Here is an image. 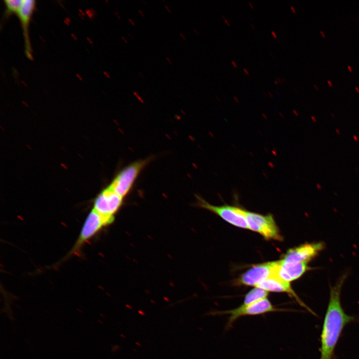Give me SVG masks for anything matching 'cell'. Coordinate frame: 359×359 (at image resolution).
Instances as JSON below:
<instances>
[{"mask_svg": "<svg viewBox=\"0 0 359 359\" xmlns=\"http://www.w3.org/2000/svg\"><path fill=\"white\" fill-rule=\"evenodd\" d=\"M151 159L137 161L123 169L115 177L110 187L121 196L124 197L131 190L141 171Z\"/></svg>", "mask_w": 359, "mask_h": 359, "instance_id": "cell-3", "label": "cell"}, {"mask_svg": "<svg viewBox=\"0 0 359 359\" xmlns=\"http://www.w3.org/2000/svg\"><path fill=\"white\" fill-rule=\"evenodd\" d=\"M248 5L251 9H254V7L253 3L251 1L248 2Z\"/></svg>", "mask_w": 359, "mask_h": 359, "instance_id": "cell-24", "label": "cell"}, {"mask_svg": "<svg viewBox=\"0 0 359 359\" xmlns=\"http://www.w3.org/2000/svg\"><path fill=\"white\" fill-rule=\"evenodd\" d=\"M268 292L260 288L255 287L250 290L245 296L243 305H249L267 298Z\"/></svg>", "mask_w": 359, "mask_h": 359, "instance_id": "cell-13", "label": "cell"}, {"mask_svg": "<svg viewBox=\"0 0 359 359\" xmlns=\"http://www.w3.org/2000/svg\"><path fill=\"white\" fill-rule=\"evenodd\" d=\"M22 0H4L3 1L5 5V13L6 15L12 13H17Z\"/></svg>", "mask_w": 359, "mask_h": 359, "instance_id": "cell-14", "label": "cell"}, {"mask_svg": "<svg viewBox=\"0 0 359 359\" xmlns=\"http://www.w3.org/2000/svg\"><path fill=\"white\" fill-rule=\"evenodd\" d=\"M311 118L313 119V121L314 122H316V121H317V119H316V118L315 117L312 116V117H311Z\"/></svg>", "mask_w": 359, "mask_h": 359, "instance_id": "cell-37", "label": "cell"}, {"mask_svg": "<svg viewBox=\"0 0 359 359\" xmlns=\"http://www.w3.org/2000/svg\"><path fill=\"white\" fill-rule=\"evenodd\" d=\"M180 37L182 38V39H183L184 40H186V37L182 33L180 32Z\"/></svg>", "mask_w": 359, "mask_h": 359, "instance_id": "cell-23", "label": "cell"}, {"mask_svg": "<svg viewBox=\"0 0 359 359\" xmlns=\"http://www.w3.org/2000/svg\"><path fill=\"white\" fill-rule=\"evenodd\" d=\"M260 63H261V65H263V63H262V62H261Z\"/></svg>", "mask_w": 359, "mask_h": 359, "instance_id": "cell-48", "label": "cell"}, {"mask_svg": "<svg viewBox=\"0 0 359 359\" xmlns=\"http://www.w3.org/2000/svg\"><path fill=\"white\" fill-rule=\"evenodd\" d=\"M128 34L129 35V37H130L131 39L132 38V39H133V38L132 37H131V35L129 33H128Z\"/></svg>", "mask_w": 359, "mask_h": 359, "instance_id": "cell-46", "label": "cell"}, {"mask_svg": "<svg viewBox=\"0 0 359 359\" xmlns=\"http://www.w3.org/2000/svg\"><path fill=\"white\" fill-rule=\"evenodd\" d=\"M282 78V79H283V80L284 82H285V81H286V78H285L284 77H283V78Z\"/></svg>", "mask_w": 359, "mask_h": 359, "instance_id": "cell-44", "label": "cell"}, {"mask_svg": "<svg viewBox=\"0 0 359 359\" xmlns=\"http://www.w3.org/2000/svg\"><path fill=\"white\" fill-rule=\"evenodd\" d=\"M122 39L123 40V41L125 42V43H127V44L128 43V40H127V39H126L125 37H124L123 36H122Z\"/></svg>", "mask_w": 359, "mask_h": 359, "instance_id": "cell-30", "label": "cell"}, {"mask_svg": "<svg viewBox=\"0 0 359 359\" xmlns=\"http://www.w3.org/2000/svg\"><path fill=\"white\" fill-rule=\"evenodd\" d=\"M276 79L278 81L279 84H281L284 82L282 78L277 77Z\"/></svg>", "mask_w": 359, "mask_h": 359, "instance_id": "cell-20", "label": "cell"}, {"mask_svg": "<svg viewBox=\"0 0 359 359\" xmlns=\"http://www.w3.org/2000/svg\"><path fill=\"white\" fill-rule=\"evenodd\" d=\"M268 94L270 95V97H273V94H272V93L271 92H269Z\"/></svg>", "mask_w": 359, "mask_h": 359, "instance_id": "cell-42", "label": "cell"}, {"mask_svg": "<svg viewBox=\"0 0 359 359\" xmlns=\"http://www.w3.org/2000/svg\"><path fill=\"white\" fill-rule=\"evenodd\" d=\"M274 83L276 85H277L279 84V83H278V81H277L276 79H275V80H274Z\"/></svg>", "mask_w": 359, "mask_h": 359, "instance_id": "cell-36", "label": "cell"}, {"mask_svg": "<svg viewBox=\"0 0 359 359\" xmlns=\"http://www.w3.org/2000/svg\"><path fill=\"white\" fill-rule=\"evenodd\" d=\"M138 11L142 16H143V17L145 16V14L144 13V12H143L141 10L139 9Z\"/></svg>", "mask_w": 359, "mask_h": 359, "instance_id": "cell-29", "label": "cell"}, {"mask_svg": "<svg viewBox=\"0 0 359 359\" xmlns=\"http://www.w3.org/2000/svg\"><path fill=\"white\" fill-rule=\"evenodd\" d=\"M255 287L263 289L268 292L286 293L295 299L301 306L307 309L308 312L316 316V313L299 298L292 288L290 283L282 280L277 275L270 276Z\"/></svg>", "mask_w": 359, "mask_h": 359, "instance_id": "cell-10", "label": "cell"}, {"mask_svg": "<svg viewBox=\"0 0 359 359\" xmlns=\"http://www.w3.org/2000/svg\"><path fill=\"white\" fill-rule=\"evenodd\" d=\"M331 115L333 118H335V116H334V115L333 114H331Z\"/></svg>", "mask_w": 359, "mask_h": 359, "instance_id": "cell-45", "label": "cell"}, {"mask_svg": "<svg viewBox=\"0 0 359 359\" xmlns=\"http://www.w3.org/2000/svg\"><path fill=\"white\" fill-rule=\"evenodd\" d=\"M270 56H271L273 58H274L275 57H274V54L272 53V52H270Z\"/></svg>", "mask_w": 359, "mask_h": 359, "instance_id": "cell-39", "label": "cell"}, {"mask_svg": "<svg viewBox=\"0 0 359 359\" xmlns=\"http://www.w3.org/2000/svg\"><path fill=\"white\" fill-rule=\"evenodd\" d=\"M284 310L276 308L268 298L258 302L244 305L226 311H216L212 314L213 315H229L226 328L228 329L239 318L246 316H257L274 312L283 311Z\"/></svg>", "mask_w": 359, "mask_h": 359, "instance_id": "cell-4", "label": "cell"}, {"mask_svg": "<svg viewBox=\"0 0 359 359\" xmlns=\"http://www.w3.org/2000/svg\"><path fill=\"white\" fill-rule=\"evenodd\" d=\"M128 20H129V21L131 23V24L132 25H133V26H135V25H136V24H135V22H134V21L133 20V19H132L130 18H128Z\"/></svg>", "mask_w": 359, "mask_h": 359, "instance_id": "cell-21", "label": "cell"}, {"mask_svg": "<svg viewBox=\"0 0 359 359\" xmlns=\"http://www.w3.org/2000/svg\"><path fill=\"white\" fill-rule=\"evenodd\" d=\"M271 33L272 36H273L274 38L276 39V38H277L278 36H277V33H276V32H275V31L272 30V31H271Z\"/></svg>", "mask_w": 359, "mask_h": 359, "instance_id": "cell-18", "label": "cell"}, {"mask_svg": "<svg viewBox=\"0 0 359 359\" xmlns=\"http://www.w3.org/2000/svg\"><path fill=\"white\" fill-rule=\"evenodd\" d=\"M245 215L249 229L259 233L266 240H283L272 214L264 215L245 210Z\"/></svg>", "mask_w": 359, "mask_h": 359, "instance_id": "cell-5", "label": "cell"}, {"mask_svg": "<svg viewBox=\"0 0 359 359\" xmlns=\"http://www.w3.org/2000/svg\"><path fill=\"white\" fill-rule=\"evenodd\" d=\"M243 71L244 73L246 75H249L250 73H249V70H248L247 69H246V68H243Z\"/></svg>", "mask_w": 359, "mask_h": 359, "instance_id": "cell-19", "label": "cell"}, {"mask_svg": "<svg viewBox=\"0 0 359 359\" xmlns=\"http://www.w3.org/2000/svg\"><path fill=\"white\" fill-rule=\"evenodd\" d=\"M348 68L349 69V71L352 72L353 71L352 68L351 66L348 65Z\"/></svg>", "mask_w": 359, "mask_h": 359, "instance_id": "cell-33", "label": "cell"}, {"mask_svg": "<svg viewBox=\"0 0 359 359\" xmlns=\"http://www.w3.org/2000/svg\"><path fill=\"white\" fill-rule=\"evenodd\" d=\"M309 263H285L279 260L277 275L282 280L290 282L302 276L311 269Z\"/></svg>", "mask_w": 359, "mask_h": 359, "instance_id": "cell-11", "label": "cell"}, {"mask_svg": "<svg viewBox=\"0 0 359 359\" xmlns=\"http://www.w3.org/2000/svg\"><path fill=\"white\" fill-rule=\"evenodd\" d=\"M193 31H194V32L196 33V35H199V32L198 31V30L194 28Z\"/></svg>", "mask_w": 359, "mask_h": 359, "instance_id": "cell-31", "label": "cell"}, {"mask_svg": "<svg viewBox=\"0 0 359 359\" xmlns=\"http://www.w3.org/2000/svg\"><path fill=\"white\" fill-rule=\"evenodd\" d=\"M221 17H222V19H223L224 22L226 23V24L227 26H230V22H229V21L225 18V17L224 16V15H221Z\"/></svg>", "mask_w": 359, "mask_h": 359, "instance_id": "cell-15", "label": "cell"}, {"mask_svg": "<svg viewBox=\"0 0 359 359\" xmlns=\"http://www.w3.org/2000/svg\"><path fill=\"white\" fill-rule=\"evenodd\" d=\"M133 94L135 95L140 101H143L141 97L139 95L138 93L136 91H133Z\"/></svg>", "mask_w": 359, "mask_h": 359, "instance_id": "cell-17", "label": "cell"}, {"mask_svg": "<svg viewBox=\"0 0 359 359\" xmlns=\"http://www.w3.org/2000/svg\"><path fill=\"white\" fill-rule=\"evenodd\" d=\"M353 138L356 142H358L359 141V139L356 135H353Z\"/></svg>", "mask_w": 359, "mask_h": 359, "instance_id": "cell-28", "label": "cell"}, {"mask_svg": "<svg viewBox=\"0 0 359 359\" xmlns=\"http://www.w3.org/2000/svg\"><path fill=\"white\" fill-rule=\"evenodd\" d=\"M138 73H139V74H140V75H141V77H144V76H143V75L141 74L140 72H139Z\"/></svg>", "mask_w": 359, "mask_h": 359, "instance_id": "cell-47", "label": "cell"}, {"mask_svg": "<svg viewBox=\"0 0 359 359\" xmlns=\"http://www.w3.org/2000/svg\"><path fill=\"white\" fill-rule=\"evenodd\" d=\"M279 260L255 265L237 280L239 285L257 286L271 276L277 274Z\"/></svg>", "mask_w": 359, "mask_h": 359, "instance_id": "cell-7", "label": "cell"}, {"mask_svg": "<svg viewBox=\"0 0 359 359\" xmlns=\"http://www.w3.org/2000/svg\"><path fill=\"white\" fill-rule=\"evenodd\" d=\"M165 8L167 9V10L168 11V12H169V13H171V12H171V10L170 9V8H169V7L167 5H165Z\"/></svg>", "mask_w": 359, "mask_h": 359, "instance_id": "cell-25", "label": "cell"}, {"mask_svg": "<svg viewBox=\"0 0 359 359\" xmlns=\"http://www.w3.org/2000/svg\"><path fill=\"white\" fill-rule=\"evenodd\" d=\"M347 276V274L343 275L334 286L330 287L329 301L320 336V359H333L343 329L355 320V317L345 313L341 302V290Z\"/></svg>", "mask_w": 359, "mask_h": 359, "instance_id": "cell-1", "label": "cell"}, {"mask_svg": "<svg viewBox=\"0 0 359 359\" xmlns=\"http://www.w3.org/2000/svg\"><path fill=\"white\" fill-rule=\"evenodd\" d=\"M35 6L34 0H22L17 12L21 24L24 38L25 53L29 58H31V48L28 35V27L30 17Z\"/></svg>", "mask_w": 359, "mask_h": 359, "instance_id": "cell-12", "label": "cell"}, {"mask_svg": "<svg viewBox=\"0 0 359 359\" xmlns=\"http://www.w3.org/2000/svg\"><path fill=\"white\" fill-rule=\"evenodd\" d=\"M335 131H336V132L337 133V134H338V135H340L341 134L340 131L339 129H336Z\"/></svg>", "mask_w": 359, "mask_h": 359, "instance_id": "cell-34", "label": "cell"}, {"mask_svg": "<svg viewBox=\"0 0 359 359\" xmlns=\"http://www.w3.org/2000/svg\"><path fill=\"white\" fill-rule=\"evenodd\" d=\"M314 86L315 87V88L316 89V90H319V88H318V87L316 84H314Z\"/></svg>", "mask_w": 359, "mask_h": 359, "instance_id": "cell-40", "label": "cell"}, {"mask_svg": "<svg viewBox=\"0 0 359 359\" xmlns=\"http://www.w3.org/2000/svg\"><path fill=\"white\" fill-rule=\"evenodd\" d=\"M250 26L251 27V28H252L253 30H255V27H254V26L253 25V24L251 23V24H250Z\"/></svg>", "mask_w": 359, "mask_h": 359, "instance_id": "cell-38", "label": "cell"}, {"mask_svg": "<svg viewBox=\"0 0 359 359\" xmlns=\"http://www.w3.org/2000/svg\"><path fill=\"white\" fill-rule=\"evenodd\" d=\"M320 33H321V34H322V36H323V37H325V34L324 32L323 31L321 30V31H320Z\"/></svg>", "mask_w": 359, "mask_h": 359, "instance_id": "cell-35", "label": "cell"}, {"mask_svg": "<svg viewBox=\"0 0 359 359\" xmlns=\"http://www.w3.org/2000/svg\"><path fill=\"white\" fill-rule=\"evenodd\" d=\"M196 197L198 206L217 214L226 221L235 226L249 229L245 215V210L244 209L227 204L221 206L213 205L199 195H196Z\"/></svg>", "mask_w": 359, "mask_h": 359, "instance_id": "cell-6", "label": "cell"}, {"mask_svg": "<svg viewBox=\"0 0 359 359\" xmlns=\"http://www.w3.org/2000/svg\"><path fill=\"white\" fill-rule=\"evenodd\" d=\"M114 218L102 215L92 209L88 214L76 242L67 257L79 253L84 244L103 228L112 223Z\"/></svg>", "mask_w": 359, "mask_h": 359, "instance_id": "cell-2", "label": "cell"}, {"mask_svg": "<svg viewBox=\"0 0 359 359\" xmlns=\"http://www.w3.org/2000/svg\"><path fill=\"white\" fill-rule=\"evenodd\" d=\"M166 58L167 60L169 62V63L170 64H172V63H173V62H172V60H171L169 57H167V56Z\"/></svg>", "mask_w": 359, "mask_h": 359, "instance_id": "cell-26", "label": "cell"}, {"mask_svg": "<svg viewBox=\"0 0 359 359\" xmlns=\"http://www.w3.org/2000/svg\"><path fill=\"white\" fill-rule=\"evenodd\" d=\"M233 98H234V99H235V101H236L237 102L238 101V99H237V98L236 97L234 96Z\"/></svg>", "mask_w": 359, "mask_h": 359, "instance_id": "cell-43", "label": "cell"}, {"mask_svg": "<svg viewBox=\"0 0 359 359\" xmlns=\"http://www.w3.org/2000/svg\"><path fill=\"white\" fill-rule=\"evenodd\" d=\"M290 9L292 10L293 13H295L296 12V8L292 5L290 6Z\"/></svg>", "mask_w": 359, "mask_h": 359, "instance_id": "cell-22", "label": "cell"}, {"mask_svg": "<svg viewBox=\"0 0 359 359\" xmlns=\"http://www.w3.org/2000/svg\"><path fill=\"white\" fill-rule=\"evenodd\" d=\"M325 247L323 242L305 243L288 250L280 260L285 263H309Z\"/></svg>", "mask_w": 359, "mask_h": 359, "instance_id": "cell-8", "label": "cell"}, {"mask_svg": "<svg viewBox=\"0 0 359 359\" xmlns=\"http://www.w3.org/2000/svg\"><path fill=\"white\" fill-rule=\"evenodd\" d=\"M316 187H317V188L318 189H321L322 188V186L321 185V184H320V183H317L316 184Z\"/></svg>", "mask_w": 359, "mask_h": 359, "instance_id": "cell-27", "label": "cell"}, {"mask_svg": "<svg viewBox=\"0 0 359 359\" xmlns=\"http://www.w3.org/2000/svg\"><path fill=\"white\" fill-rule=\"evenodd\" d=\"M231 63L232 65L234 68H237L238 67V65H237V63H236L235 61H234V60H231Z\"/></svg>", "mask_w": 359, "mask_h": 359, "instance_id": "cell-16", "label": "cell"}, {"mask_svg": "<svg viewBox=\"0 0 359 359\" xmlns=\"http://www.w3.org/2000/svg\"><path fill=\"white\" fill-rule=\"evenodd\" d=\"M123 199V197L108 186L96 197L93 209L102 215L114 218L115 214L122 205Z\"/></svg>", "mask_w": 359, "mask_h": 359, "instance_id": "cell-9", "label": "cell"}, {"mask_svg": "<svg viewBox=\"0 0 359 359\" xmlns=\"http://www.w3.org/2000/svg\"><path fill=\"white\" fill-rule=\"evenodd\" d=\"M327 82H328V83L329 84V85L331 87H332V86H333V84H332V83L331 81H330V80H327Z\"/></svg>", "mask_w": 359, "mask_h": 359, "instance_id": "cell-32", "label": "cell"}, {"mask_svg": "<svg viewBox=\"0 0 359 359\" xmlns=\"http://www.w3.org/2000/svg\"><path fill=\"white\" fill-rule=\"evenodd\" d=\"M355 89L358 93H359V88L358 87H356Z\"/></svg>", "mask_w": 359, "mask_h": 359, "instance_id": "cell-41", "label": "cell"}]
</instances>
